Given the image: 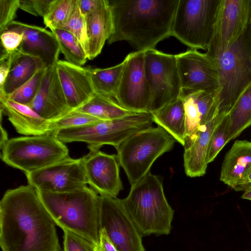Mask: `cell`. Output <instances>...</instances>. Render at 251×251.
<instances>
[{
  "instance_id": "obj_12",
  "label": "cell",
  "mask_w": 251,
  "mask_h": 251,
  "mask_svg": "<svg viewBox=\"0 0 251 251\" xmlns=\"http://www.w3.org/2000/svg\"><path fill=\"white\" fill-rule=\"evenodd\" d=\"M145 51L129 53L115 99L122 107L134 113L150 112L151 94L145 72Z\"/></svg>"
},
{
  "instance_id": "obj_31",
  "label": "cell",
  "mask_w": 251,
  "mask_h": 251,
  "mask_svg": "<svg viewBox=\"0 0 251 251\" xmlns=\"http://www.w3.org/2000/svg\"><path fill=\"white\" fill-rule=\"evenodd\" d=\"M75 0H54L48 12L43 17L46 26L50 30L61 28L68 21Z\"/></svg>"
},
{
  "instance_id": "obj_23",
  "label": "cell",
  "mask_w": 251,
  "mask_h": 251,
  "mask_svg": "<svg viewBox=\"0 0 251 251\" xmlns=\"http://www.w3.org/2000/svg\"><path fill=\"white\" fill-rule=\"evenodd\" d=\"M85 18L88 59L92 60L100 54L112 33L113 21L108 0H103L100 7Z\"/></svg>"
},
{
  "instance_id": "obj_38",
  "label": "cell",
  "mask_w": 251,
  "mask_h": 251,
  "mask_svg": "<svg viewBox=\"0 0 251 251\" xmlns=\"http://www.w3.org/2000/svg\"><path fill=\"white\" fill-rule=\"evenodd\" d=\"M54 0H20V8L36 16L43 18L50 9Z\"/></svg>"
},
{
  "instance_id": "obj_10",
  "label": "cell",
  "mask_w": 251,
  "mask_h": 251,
  "mask_svg": "<svg viewBox=\"0 0 251 251\" xmlns=\"http://www.w3.org/2000/svg\"><path fill=\"white\" fill-rule=\"evenodd\" d=\"M144 59L151 112L179 98L181 87L175 55L151 49L145 51Z\"/></svg>"
},
{
  "instance_id": "obj_24",
  "label": "cell",
  "mask_w": 251,
  "mask_h": 251,
  "mask_svg": "<svg viewBox=\"0 0 251 251\" xmlns=\"http://www.w3.org/2000/svg\"><path fill=\"white\" fill-rule=\"evenodd\" d=\"M251 171V142L236 140L225 155L220 179L231 188Z\"/></svg>"
},
{
  "instance_id": "obj_34",
  "label": "cell",
  "mask_w": 251,
  "mask_h": 251,
  "mask_svg": "<svg viewBox=\"0 0 251 251\" xmlns=\"http://www.w3.org/2000/svg\"><path fill=\"white\" fill-rule=\"evenodd\" d=\"M229 123L227 114L218 124L212 134L206 156L207 164L212 162L228 141Z\"/></svg>"
},
{
  "instance_id": "obj_44",
  "label": "cell",
  "mask_w": 251,
  "mask_h": 251,
  "mask_svg": "<svg viewBox=\"0 0 251 251\" xmlns=\"http://www.w3.org/2000/svg\"><path fill=\"white\" fill-rule=\"evenodd\" d=\"M242 198L251 201V188L244 192Z\"/></svg>"
},
{
  "instance_id": "obj_13",
  "label": "cell",
  "mask_w": 251,
  "mask_h": 251,
  "mask_svg": "<svg viewBox=\"0 0 251 251\" xmlns=\"http://www.w3.org/2000/svg\"><path fill=\"white\" fill-rule=\"evenodd\" d=\"M100 196V224L118 251H146L142 236L120 199Z\"/></svg>"
},
{
  "instance_id": "obj_17",
  "label": "cell",
  "mask_w": 251,
  "mask_h": 251,
  "mask_svg": "<svg viewBox=\"0 0 251 251\" xmlns=\"http://www.w3.org/2000/svg\"><path fill=\"white\" fill-rule=\"evenodd\" d=\"M4 30L22 34L23 40L19 50L38 58L45 68L55 65L59 60L61 52L58 41L52 31L16 21L10 23Z\"/></svg>"
},
{
  "instance_id": "obj_27",
  "label": "cell",
  "mask_w": 251,
  "mask_h": 251,
  "mask_svg": "<svg viewBox=\"0 0 251 251\" xmlns=\"http://www.w3.org/2000/svg\"><path fill=\"white\" fill-rule=\"evenodd\" d=\"M75 111L92 115L100 121H110L134 113L122 107L112 98L95 93Z\"/></svg>"
},
{
  "instance_id": "obj_4",
  "label": "cell",
  "mask_w": 251,
  "mask_h": 251,
  "mask_svg": "<svg viewBox=\"0 0 251 251\" xmlns=\"http://www.w3.org/2000/svg\"><path fill=\"white\" fill-rule=\"evenodd\" d=\"M121 202L141 235H168L174 211L165 197L162 179L149 172Z\"/></svg>"
},
{
  "instance_id": "obj_32",
  "label": "cell",
  "mask_w": 251,
  "mask_h": 251,
  "mask_svg": "<svg viewBox=\"0 0 251 251\" xmlns=\"http://www.w3.org/2000/svg\"><path fill=\"white\" fill-rule=\"evenodd\" d=\"M46 68L40 69L26 82L14 92L5 95L9 100L29 105L36 97L40 87Z\"/></svg>"
},
{
  "instance_id": "obj_16",
  "label": "cell",
  "mask_w": 251,
  "mask_h": 251,
  "mask_svg": "<svg viewBox=\"0 0 251 251\" xmlns=\"http://www.w3.org/2000/svg\"><path fill=\"white\" fill-rule=\"evenodd\" d=\"M88 184L100 195L117 198L123 189L117 155L90 151L81 158Z\"/></svg>"
},
{
  "instance_id": "obj_21",
  "label": "cell",
  "mask_w": 251,
  "mask_h": 251,
  "mask_svg": "<svg viewBox=\"0 0 251 251\" xmlns=\"http://www.w3.org/2000/svg\"><path fill=\"white\" fill-rule=\"evenodd\" d=\"M226 115L218 114L186 139L183 159L185 173L187 176L194 177L205 175L208 165L207 153L212 134Z\"/></svg>"
},
{
  "instance_id": "obj_1",
  "label": "cell",
  "mask_w": 251,
  "mask_h": 251,
  "mask_svg": "<svg viewBox=\"0 0 251 251\" xmlns=\"http://www.w3.org/2000/svg\"><path fill=\"white\" fill-rule=\"evenodd\" d=\"M0 246L2 251H62L55 224L29 184L7 190L0 201Z\"/></svg>"
},
{
  "instance_id": "obj_9",
  "label": "cell",
  "mask_w": 251,
  "mask_h": 251,
  "mask_svg": "<svg viewBox=\"0 0 251 251\" xmlns=\"http://www.w3.org/2000/svg\"><path fill=\"white\" fill-rule=\"evenodd\" d=\"M220 0H179L172 28L174 36L190 49L206 51Z\"/></svg>"
},
{
  "instance_id": "obj_11",
  "label": "cell",
  "mask_w": 251,
  "mask_h": 251,
  "mask_svg": "<svg viewBox=\"0 0 251 251\" xmlns=\"http://www.w3.org/2000/svg\"><path fill=\"white\" fill-rule=\"evenodd\" d=\"M251 25V0H220L206 53L213 59L236 42Z\"/></svg>"
},
{
  "instance_id": "obj_5",
  "label": "cell",
  "mask_w": 251,
  "mask_h": 251,
  "mask_svg": "<svg viewBox=\"0 0 251 251\" xmlns=\"http://www.w3.org/2000/svg\"><path fill=\"white\" fill-rule=\"evenodd\" d=\"M176 141L161 127L151 126L134 133L115 147L119 165L131 186L150 172L156 159L171 150Z\"/></svg>"
},
{
  "instance_id": "obj_26",
  "label": "cell",
  "mask_w": 251,
  "mask_h": 251,
  "mask_svg": "<svg viewBox=\"0 0 251 251\" xmlns=\"http://www.w3.org/2000/svg\"><path fill=\"white\" fill-rule=\"evenodd\" d=\"M151 113L153 122L184 147L186 139L185 115L181 99L179 98Z\"/></svg>"
},
{
  "instance_id": "obj_41",
  "label": "cell",
  "mask_w": 251,
  "mask_h": 251,
  "mask_svg": "<svg viewBox=\"0 0 251 251\" xmlns=\"http://www.w3.org/2000/svg\"><path fill=\"white\" fill-rule=\"evenodd\" d=\"M81 14L85 17L98 9L103 0H77Z\"/></svg>"
},
{
  "instance_id": "obj_30",
  "label": "cell",
  "mask_w": 251,
  "mask_h": 251,
  "mask_svg": "<svg viewBox=\"0 0 251 251\" xmlns=\"http://www.w3.org/2000/svg\"><path fill=\"white\" fill-rule=\"evenodd\" d=\"M58 41L60 52L66 61L82 66L88 59L86 51L77 38L69 31L61 28L50 30Z\"/></svg>"
},
{
  "instance_id": "obj_43",
  "label": "cell",
  "mask_w": 251,
  "mask_h": 251,
  "mask_svg": "<svg viewBox=\"0 0 251 251\" xmlns=\"http://www.w3.org/2000/svg\"><path fill=\"white\" fill-rule=\"evenodd\" d=\"M231 188L236 191L244 192L251 188V171Z\"/></svg>"
},
{
  "instance_id": "obj_19",
  "label": "cell",
  "mask_w": 251,
  "mask_h": 251,
  "mask_svg": "<svg viewBox=\"0 0 251 251\" xmlns=\"http://www.w3.org/2000/svg\"><path fill=\"white\" fill-rule=\"evenodd\" d=\"M68 106L74 110L79 107L95 93L91 69L59 60L55 65Z\"/></svg>"
},
{
  "instance_id": "obj_25",
  "label": "cell",
  "mask_w": 251,
  "mask_h": 251,
  "mask_svg": "<svg viewBox=\"0 0 251 251\" xmlns=\"http://www.w3.org/2000/svg\"><path fill=\"white\" fill-rule=\"evenodd\" d=\"M43 67L38 58L24 53L19 49L14 51L9 72L3 86L0 88V95L11 94Z\"/></svg>"
},
{
  "instance_id": "obj_7",
  "label": "cell",
  "mask_w": 251,
  "mask_h": 251,
  "mask_svg": "<svg viewBox=\"0 0 251 251\" xmlns=\"http://www.w3.org/2000/svg\"><path fill=\"white\" fill-rule=\"evenodd\" d=\"M153 123L151 112L134 113L121 118L99 121L51 134L63 143L82 142L87 144L90 151H96L104 145L115 148L134 133L151 127Z\"/></svg>"
},
{
  "instance_id": "obj_37",
  "label": "cell",
  "mask_w": 251,
  "mask_h": 251,
  "mask_svg": "<svg viewBox=\"0 0 251 251\" xmlns=\"http://www.w3.org/2000/svg\"><path fill=\"white\" fill-rule=\"evenodd\" d=\"M20 8V0H0V32L14 21Z\"/></svg>"
},
{
  "instance_id": "obj_6",
  "label": "cell",
  "mask_w": 251,
  "mask_h": 251,
  "mask_svg": "<svg viewBox=\"0 0 251 251\" xmlns=\"http://www.w3.org/2000/svg\"><path fill=\"white\" fill-rule=\"evenodd\" d=\"M214 59L221 82L218 113L226 115L251 82V25L236 42Z\"/></svg>"
},
{
  "instance_id": "obj_14",
  "label": "cell",
  "mask_w": 251,
  "mask_h": 251,
  "mask_svg": "<svg viewBox=\"0 0 251 251\" xmlns=\"http://www.w3.org/2000/svg\"><path fill=\"white\" fill-rule=\"evenodd\" d=\"M25 175L28 184L40 191L64 193L88 184L81 158L74 159L69 156Z\"/></svg>"
},
{
  "instance_id": "obj_35",
  "label": "cell",
  "mask_w": 251,
  "mask_h": 251,
  "mask_svg": "<svg viewBox=\"0 0 251 251\" xmlns=\"http://www.w3.org/2000/svg\"><path fill=\"white\" fill-rule=\"evenodd\" d=\"M61 28L69 31L74 35L81 43L87 54L88 37L86 18L81 14L77 0H75L72 11L68 21Z\"/></svg>"
},
{
  "instance_id": "obj_3",
  "label": "cell",
  "mask_w": 251,
  "mask_h": 251,
  "mask_svg": "<svg viewBox=\"0 0 251 251\" xmlns=\"http://www.w3.org/2000/svg\"><path fill=\"white\" fill-rule=\"evenodd\" d=\"M48 213L63 230H68L92 242H100V196L87 186L64 193L37 191Z\"/></svg>"
},
{
  "instance_id": "obj_42",
  "label": "cell",
  "mask_w": 251,
  "mask_h": 251,
  "mask_svg": "<svg viewBox=\"0 0 251 251\" xmlns=\"http://www.w3.org/2000/svg\"><path fill=\"white\" fill-rule=\"evenodd\" d=\"M97 251H118L103 229H100V242L97 248Z\"/></svg>"
},
{
  "instance_id": "obj_40",
  "label": "cell",
  "mask_w": 251,
  "mask_h": 251,
  "mask_svg": "<svg viewBox=\"0 0 251 251\" xmlns=\"http://www.w3.org/2000/svg\"><path fill=\"white\" fill-rule=\"evenodd\" d=\"M14 52V51H13ZM12 52L2 50L0 57V88H1L9 72L12 59Z\"/></svg>"
},
{
  "instance_id": "obj_8",
  "label": "cell",
  "mask_w": 251,
  "mask_h": 251,
  "mask_svg": "<svg viewBox=\"0 0 251 251\" xmlns=\"http://www.w3.org/2000/svg\"><path fill=\"white\" fill-rule=\"evenodd\" d=\"M0 149L2 161L25 174L69 156L67 146L51 134L10 138Z\"/></svg>"
},
{
  "instance_id": "obj_28",
  "label": "cell",
  "mask_w": 251,
  "mask_h": 251,
  "mask_svg": "<svg viewBox=\"0 0 251 251\" xmlns=\"http://www.w3.org/2000/svg\"><path fill=\"white\" fill-rule=\"evenodd\" d=\"M227 115L229 123V141L251 126V82L239 96Z\"/></svg>"
},
{
  "instance_id": "obj_33",
  "label": "cell",
  "mask_w": 251,
  "mask_h": 251,
  "mask_svg": "<svg viewBox=\"0 0 251 251\" xmlns=\"http://www.w3.org/2000/svg\"><path fill=\"white\" fill-rule=\"evenodd\" d=\"M99 121L100 120L92 115L72 110L61 117L49 122L50 134L59 130L85 126Z\"/></svg>"
},
{
  "instance_id": "obj_22",
  "label": "cell",
  "mask_w": 251,
  "mask_h": 251,
  "mask_svg": "<svg viewBox=\"0 0 251 251\" xmlns=\"http://www.w3.org/2000/svg\"><path fill=\"white\" fill-rule=\"evenodd\" d=\"M0 113L8 117L16 131L25 135L50 134L49 122L41 117L28 105L9 100L0 95Z\"/></svg>"
},
{
  "instance_id": "obj_20",
  "label": "cell",
  "mask_w": 251,
  "mask_h": 251,
  "mask_svg": "<svg viewBox=\"0 0 251 251\" xmlns=\"http://www.w3.org/2000/svg\"><path fill=\"white\" fill-rule=\"evenodd\" d=\"M219 91L207 92L181 89L179 98L185 110L186 139L219 114Z\"/></svg>"
},
{
  "instance_id": "obj_29",
  "label": "cell",
  "mask_w": 251,
  "mask_h": 251,
  "mask_svg": "<svg viewBox=\"0 0 251 251\" xmlns=\"http://www.w3.org/2000/svg\"><path fill=\"white\" fill-rule=\"evenodd\" d=\"M125 63L124 59L109 68L91 69V78L95 93L115 98Z\"/></svg>"
},
{
  "instance_id": "obj_39",
  "label": "cell",
  "mask_w": 251,
  "mask_h": 251,
  "mask_svg": "<svg viewBox=\"0 0 251 251\" xmlns=\"http://www.w3.org/2000/svg\"><path fill=\"white\" fill-rule=\"evenodd\" d=\"M0 39L3 50L12 52L19 49L23 40V35L16 31L4 30L0 33Z\"/></svg>"
},
{
  "instance_id": "obj_2",
  "label": "cell",
  "mask_w": 251,
  "mask_h": 251,
  "mask_svg": "<svg viewBox=\"0 0 251 251\" xmlns=\"http://www.w3.org/2000/svg\"><path fill=\"white\" fill-rule=\"evenodd\" d=\"M113 21L108 43L126 41L137 51L154 49L172 36L179 0H108Z\"/></svg>"
},
{
  "instance_id": "obj_36",
  "label": "cell",
  "mask_w": 251,
  "mask_h": 251,
  "mask_svg": "<svg viewBox=\"0 0 251 251\" xmlns=\"http://www.w3.org/2000/svg\"><path fill=\"white\" fill-rule=\"evenodd\" d=\"M63 231L64 251H97V246L88 239L70 230Z\"/></svg>"
},
{
  "instance_id": "obj_15",
  "label": "cell",
  "mask_w": 251,
  "mask_h": 251,
  "mask_svg": "<svg viewBox=\"0 0 251 251\" xmlns=\"http://www.w3.org/2000/svg\"><path fill=\"white\" fill-rule=\"evenodd\" d=\"M181 89L215 92L221 87L215 60L196 49L175 54Z\"/></svg>"
},
{
  "instance_id": "obj_18",
  "label": "cell",
  "mask_w": 251,
  "mask_h": 251,
  "mask_svg": "<svg viewBox=\"0 0 251 251\" xmlns=\"http://www.w3.org/2000/svg\"><path fill=\"white\" fill-rule=\"evenodd\" d=\"M28 106L49 122L72 111L68 106L55 65L46 68L39 90Z\"/></svg>"
}]
</instances>
